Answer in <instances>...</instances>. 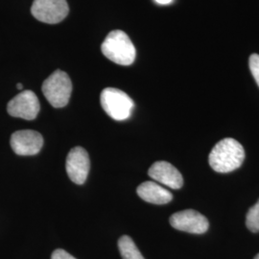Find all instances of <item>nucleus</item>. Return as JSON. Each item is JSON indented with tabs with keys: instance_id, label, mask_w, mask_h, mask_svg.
Listing matches in <instances>:
<instances>
[{
	"instance_id": "obj_13",
	"label": "nucleus",
	"mask_w": 259,
	"mask_h": 259,
	"mask_svg": "<svg viewBox=\"0 0 259 259\" xmlns=\"http://www.w3.org/2000/svg\"><path fill=\"white\" fill-rule=\"evenodd\" d=\"M246 225L250 232H259V200L257 203L253 206H251L250 210L248 211L247 218H246Z\"/></svg>"
},
{
	"instance_id": "obj_3",
	"label": "nucleus",
	"mask_w": 259,
	"mask_h": 259,
	"mask_svg": "<svg viewBox=\"0 0 259 259\" xmlns=\"http://www.w3.org/2000/svg\"><path fill=\"white\" fill-rule=\"evenodd\" d=\"M41 91L47 101L54 108H63L69 102L72 93V83L65 72L56 70L44 82Z\"/></svg>"
},
{
	"instance_id": "obj_2",
	"label": "nucleus",
	"mask_w": 259,
	"mask_h": 259,
	"mask_svg": "<svg viewBox=\"0 0 259 259\" xmlns=\"http://www.w3.org/2000/svg\"><path fill=\"white\" fill-rule=\"evenodd\" d=\"M101 49L104 56L117 65H131L137 55L134 44L121 30L111 32L104 40Z\"/></svg>"
},
{
	"instance_id": "obj_17",
	"label": "nucleus",
	"mask_w": 259,
	"mask_h": 259,
	"mask_svg": "<svg viewBox=\"0 0 259 259\" xmlns=\"http://www.w3.org/2000/svg\"><path fill=\"white\" fill-rule=\"evenodd\" d=\"M17 88H18L19 90H22V88H23V87H22V84H21V83H18V84H17Z\"/></svg>"
},
{
	"instance_id": "obj_18",
	"label": "nucleus",
	"mask_w": 259,
	"mask_h": 259,
	"mask_svg": "<svg viewBox=\"0 0 259 259\" xmlns=\"http://www.w3.org/2000/svg\"><path fill=\"white\" fill-rule=\"evenodd\" d=\"M254 259H259V253L258 254H256V255H255V257H254Z\"/></svg>"
},
{
	"instance_id": "obj_4",
	"label": "nucleus",
	"mask_w": 259,
	"mask_h": 259,
	"mask_svg": "<svg viewBox=\"0 0 259 259\" xmlns=\"http://www.w3.org/2000/svg\"><path fill=\"white\" fill-rule=\"evenodd\" d=\"M103 110L114 120L128 119L135 107L134 101L127 93L118 89L107 88L101 93Z\"/></svg>"
},
{
	"instance_id": "obj_1",
	"label": "nucleus",
	"mask_w": 259,
	"mask_h": 259,
	"mask_svg": "<svg viewBox=\"0 0 259 259\" xmlns=\"http://www.w3.org/2000/svg\"><path fill=\"white\" fill-rule=\"evenodd\" d=\"M245 159V151L236 139H224L213 147L208 161L214 171L229 173L238 169Z\"/></svg>"
},
{
	"instance_id": "obj_16",
	"label": "nucleus",
	"mask_w": 259,
	"mask_h": 259,
	"mask_svg": "<svg viewBox=\"0 0 259 259\" xmlns=\"http://www.w3.org/2000/svg\"><path fill=\"white\" fill-rule=\"evenodd\" d=\"M155 1L160 5H167V4H170L173 0H155Z\"/></svg>"
},
{
	"instance_id": "obj_8",
	"label": "nucleus",
	"mask_w": 259,
	"mask_h": 259,
	"mask_svg": "<svg viewBox=\"0 0 259 259\" xmlns=\"http://www.w3.org/2000/svg\"><path fill=\"white\" fill-rule=\"evenodd\" d=\"M40 106L37 95L32 91H25L14 97L7 106L11 116L26 120H33L37 117Z\"/></svg>"
},
{
	"instance_id": "obj_10",
	"label": "nucleus",
	"mask_w": 259,
	"mask_h": 259,
	"mask_svg": "<svg viewBox=\"0 0 259 259\" xmlns=\"http://www.w3.org/2000/svg\"><path fill=\"white\" fill-rule=\"evenodd\" d=\"M149 176L161 185L172 189H180L184 185V179L176 167L167 161H157L148 171Z\"/></svg>"
},
{
	"instance_id": "obj_7",
	"label": "nucleus",
	"mask_w": 259,
	"mask_h": 259,
	"mask_svg": "<svg viewBox=\"0 0 259 259\" xmlns=\"http://www.w3.org/2000/svg\"><path fill=\"white\" fill-rule=\"evenodd\" d=\"M10 144L13 151L19 156H34L42 148L44 138L37 131H17L12 135Z\"/></svg>"
},
{
	"instance_id": "obj_15",
	"label": "nucleus",
	"mask_w": 259,
	"mask_h": 259,
	"mask_svg": "<svg viewBox=\"0 0 259 259\" xmlns=\"http://www.w3.org/2000/svg\"><path fill=\"white\" fill-rule=\"evenodd\" d=\"M51 259H76L73 255L69 254L67 251L62 249H58V250H54L52 255H51Z\"/></svg>"
},
{
	"instance_id": "obj_14",
	"label": "nucleus",
	"mask_w": 259,
	"mask_h": 259,
	"mask_svg": "<svg viewBox=\"0 0 259 259\" xmlns=\"http://www.w3.org/2000/svg\"><path fill=\"white\" fill-rule=\"evenodd\" d=\"M250 69L251 74L253 76L255 82L259 87V55L258 54H252L250 57L249 61Z\"/></svg>"
},
{
	"instance_id": "obj_6",
	"label": "nucleus",
	"mask_w": 259,
	"mask_h": 259,
	"mask_svg": "<svg viewBox=\"0 0 259 259\" xmlns=\"http://www.w3.org/2000/svg\"><path fill=\"white\" fill-rule=\"evenodd\" d=\"M170 224L178 231L194 234H203L209 228L208 220L203 214L193 209L174 213L170 217Z\"/></svg>"
},
{
	"instance_id": "obj_12",
	"label": "nucleus",
	"mask_w": 259,
	"mask_h": 259,
	"mask_svg": "<svg viewBox=\"0 0 259 259\" xmlns=\"http://www.w3.org/2000/svg\"><path fill=\"white\" fill-rule=\"evenodd\" d=\"M118 249L123 259H145L133 239L124 235L118 240Z\"/></svg>"
},
{
	"instance_id": "obj_5",
	"label": "nucleus",
	"mask_w": 259,
	"mask_h": 259,
	"mask_svg": "<svg viewBox=\"0 0 259 259\" xmlns=\"http://www.w3.org/2000/svg\"><path fill=\"white\" fill-rule=\"evenodd\" d=\"M31 12L37 20L56 24L66 18L69 8L66 0H34Z\"/></svg>"
},
{
	"instance_id": "obj_11",
	"label": "nucleus",
	"mask_w": 259,
	"mask_h": 259,
	"mask_svg": "<svg viewBox=\"0 0 259 259\" xmlns=\"http://www.w3.org/2000/svg\"><path fill=\"white\" fill-rule=\"evenodd\" d=\"M137 192L143 201L151 204H168L173 199V195L170 191L154 182H145L141 184L138 187Z\"/></svg>"
},
{
	"instance_id": "obj_9",
	"label": "nucleus",
	"mask_w": 259,
	"mask_h": 259,
	"mask_svg": "<svg viewBox=\"0 0 259 259\" xmlns=\"http://www.w3.org/2000/svg\"><path fill=\"white\" fill-rule=\"evenodd\" d=\"M90 157L82 147L71 149L66 157L65 169L69 179L76 185H83L90 172Z\"/></svg>"
}]
</instances>
